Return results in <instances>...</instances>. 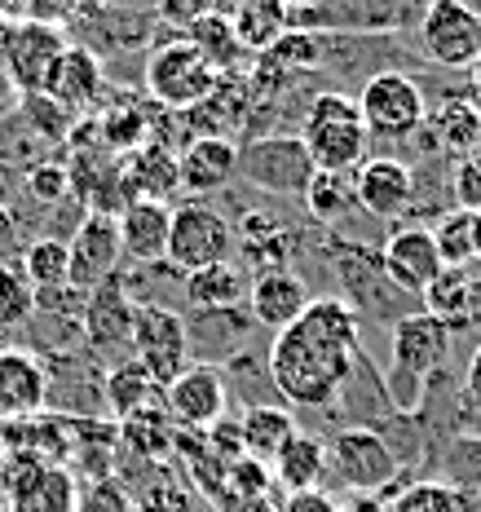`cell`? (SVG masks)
Wrapping results in <instances>:
<instances>
[{"label":"cell","mask_w":481,"mask_h":512,"mask_svg":"<svg viewBox=\"0 0 481 512\" xmlns=\"http://www.w3.org/2000/svg\"><path fill=\"white\" fill-rule=\"evenodd\" d=\"M354 199L362 212H371L376 221H393L411 208L415 199V173L411 164L393 155H380V159H362L354 168Z\"/></svg>","instance_id":"17"},{"label":"cell","mask_w":481,"mask_h":512,"mask_svg":"<svg viewBox=\"0 0 481 512\" xmlns=\"http://www.w3.org/2000/svg\"><path fill=\"white\" fill-rule=\"evenodd\" d=\"M279 512H340V504L323 486H314V490H292V495H283Z\"/></svg>","instance_id":"44"},{"label":"cell","mask_w":481,"mask_h":512,"mask_svg":"<svg viewBox=\"0 0 481 512\" xmlns=\"http://www.w3.org/2000/svg\"><path fill=\"white\" fill-rule=\"evenodd\" d=\"M327 473V442L314 433H301L296 429L292 437L283 442V451L270 460V477L279 490H314L318 482H323Z\"/></svg>","instance_id":"24"},{"label":"cell","mask_w":481,"mask_h":512,"mask_svg":"<svg viewBox=\"0 0 481 512\" xmlns=\"http://www.w3.org/2000/svg\"><path fill=\"white\" fill-rule=\"evenodd\" d=\"M473 102L481 106V58L473 62Z\"/></svg>","instance_id":"50"},{"label":"cell","mask_w":481,"mask_h":512,"mask_svg":"<svg viewBox=\"0 0 481 512\" xmlns=\"http://www.w3.org/2000/svg\"><path fill=\"white\" fill-rule=\"evenodd\" d=\"M464 402H468L473 411H481V345H477L473 362H468V376H464Z\"/></svg>","instance_id":"47"},{"label":"cell","mask_w":481,"mask_h":512,"mask_svg":"<svg viewBox=\"0 0 481 512\" xmlns=\"http://www.w3.org/2000/svg\"><path fill=\"white\" fill-rule=\"evenodd\" d=\"M18 252V217L9 208H0V261H14Z\"/></svg>","instance_id":"46"},{"label":"cell","mask_w":481,"mask_h":512,"mask_svg":"<svg viewBox=\"0 0 481 512\" xmlns=\"http://www.w3.org/2000/svg\"><path fill=\"white\" fill-rule=\"evenodd\" d=\"M292 14H301V9H314V5H323V0H283Z\"/></svg>","instance_id":"49"},{"label":"cell","mask_w":481,"mask_h":512,"mask_svg":"<svg viewBox=\"0 0 481 512\" xmlns=\"http://www.w3.org/2000/svg\"><path fill=\"white\" fill-rule=\"evenodd\" d=\"M301 142L314 168H327V173H354V168L367 159V124H362V111L349 93H318L305 111L301 124Z\"/></svg>","instance_id":"2"},{"label":"cell","mask_w":481,"mask_h":512,"mask_svg":"<svg viewBox=\"0 0 481 512\" xmlns=\"http://www.w3.org/2000/svg\"><path fill=\"white\" fill-rule=\"evenodd\" d=\"M106 93V62L98 58V49L89 45H67L58 58V67L49 71V84H45V98H53L62 111L80 115V111H93Z\"/></svg>","instance_id":"18"},{"label":"cell","mask_w":481,"mask_h":512,"mask_svg":"<svg viewBox=\"0 0 481 512\" xmlns=\"http://www.w3.org/2000/svg\"><path fill=\"white\" fill-rule=\"evenodd\" d=\"M186 40L221 71V76H234V67L248 58L243 45H239V36H234V27H230V14H221V9L217 14H208V18H199V23H190Z\"/></svg>","instance_id":"35"},{"label":"cell","mask_w":481,"mask_h":512,"mask_svg":"<svg viewBox=\"0 0 481 512\" xmlns=\"http://www.w3.org/2000/svg\"><path fill=\"white\" fill-rule=\"evenodd\" d=\"M18 512H76V477L58 464H36L14 486Z\"/></svg>","instance_id":"31"},{"label":"cell","mask_w":481,"mask_h":512,"mask_svg":"<svg viewBox=\"0 0 481 512\" xmlns=\"http://www.w3.org/2000/svg\"><path fill=\"white\" fill-rule=\"evenodd\" d=\"M49 407V367L27 349H0V420H31Z\"/></svg>","instance_id":"19"},{"label":"cell","mask_w":481,"mask_h":512,"mask_svg":"<svg viewBox=\"0 0 481 512\" xmlns=\"http://www.w3.org/2000/svg\"><path fill=\"white\" fill-rule=\"evenodd\" d=\"M226 402H230V384L217 362H190L159 393V407L168 411V420L177 429H195V433H208L217 420H226Z\"/></svg>","instance_id":"10"},{"label":"cell","mask_w":481,"mask_h":512,"mask_svg":"<svg viewBox=\"0 0 481 512\" xmlns=\"http://www.w3.org/2000/svg\"><path fill=\"white\" fill-rule=\"evenodd\" d=\"M415 36H420L424 58L437 67L459 71L481 58V18L468 0H424Z\"/></svg>","instance_id":"7"},{"label":"cell","mask_w":481,"mask_h":512,"mask_svg":"<svg viewBox=\"0 0 481 512\" xmlns=\"http://www.w3.org/2000/svg\"><path fill=\"white\" fill-rule=\"evenodd\" d=\"M120 429V451L115 460H133V464H173V446H177V424L168 420V411L146 407L128 420L115 424Z\"/></svg>","instance_id":"23"},{"label":"cell","mask_w":481,"mask_h":512,"mask_svg":"<svg viewBox=\"0 0 481 512\" xmlns=\"http://www.w3.org/2000/svg\"><path fill=\"white\" fill-rule=\"evenodd\" d=\"M9 27H14V23H5V18H0V53H5V40H9Z\"/></svg>","instance_id":"51"},{"label":"cell","mask_w":481,"mask_h":512,"mask_svg":"<svg viewBox=\"0 0 481 512\" xmlns=\"http://www.w3.org/2000/svg\"><path fill=\"white\" fill-rule=\"evenodd\" d=\"M327 468L349 490H380V486H389L393 473H398V455H393V446L384 442L376 429L354 424V429H340L331 437Z\"/></svg>","instance_id":"13"},{"label":"cell","mask_w":481,"mask_h":512,"mask_svg":"<svg viewBox=\"0 0 481 512\" xmlns=\"http://www.w3.org/2000/svg\"><path fill=\"white\" fill-rule=\"evenodd\" d=\"M433 243H437L442 265H451V270L473 265L477 261V212H464V208L442 212V221L433 226Z\"/></svg>","instance_id":"37"},{"label":"cell","mask_w":481,"mask_h":512,"mask_svg":"<svg viewBox=\"0 0 481 512\" xmlns=\"http://www.w3.org/2000/svg\"><path fill=\"white\" fill-rule=\"evenodd\" d=\"M31 314H36V287L27 283L18 261H0V332L27 327Z\"/></svg>","instance_id":"38"},{"label":"cell","mask_w":481,"mask_h":512,"mask_svg":"<svg viewBox=\"0 0 481 512\" xmlns=\"http://www.w3.org/2000/svg\"><path fill=\"white\" fill-rule=\"evenodd\" d=\"M133 464V460H124ZM133 490L137 512H199V495L186 477H177V468L168 464H142V482L128 486Z\"/></svg>","instance_id":"29"},{"label":"cell","mask_w":481,"mask_h":512,"mask_svg":"<svg viewBox=\"0 0 481 512\" xmlns=\"http://www.w3.org/2000/svg\"><path fill=\"white\" fill-rule=\"evenodd\" d=\"M358 111H362V124H367L371 137L402 142V137L420 133L424 120H429V98H424V89L415 84V76L384 67L362 84Z\"/></svg>","instance_id":"6"},{"label":"cell","mask_w":481,"mask_h":512,"mask_svg":"<svg viewBox=\"0 0 481 512\" xmlns=\"http://www.w3.org/2000/svg\"><path fill=\"white\" fill-rule=\"evenodd\" d=\"M411 5L424 9V0H323L314 9L292 14V27H318V36H389L406 23Z\"/></svg>","instance_id":"12"},{"label":"cell","mask_w":481,"mask_h":512,"mask_svg":"<svg viewBox=\"0 0 481 512\" xmlns=\"http://www.w3.org/2000/svg\"><path fill=\"white\" fill-rule=\"evenodd\" d=\"M142 76H146V93H151L159 106H168V111H195L221 84V71L212 67L186 36L155 45Z\"/></svg>","instance_id":"3"},{"label":"cell","mask_w":481,"mask_h":512,"mask_svg":"<svg viewBox=\"0 0 481 512\" xmlns=\"http://www.w3.org/2000/svg\"><path fill=\"white\" fill-rule=\"evenodd\" d=\"M362 318L345 296H318L292 327L274 332L265 367L270 384L301 411H327L358 371Z\"/></svg>","instance_id":"1"},{"label":"cell","mask_w":481,"mask_h":512,"mask_svg":"<svg viewBox=\"0 0 481 512\" xmlns=\"http://www.w3.org/2000/svg\"><path fill=\"white\" fill-rule=\"evenodd\" d=\"M239 173V146L226 133H199L177 155V186L190 195H212V190L230 186Z\"/></svg>","instance_id":"20"},{"label":"cell","mask_w":481,"mask_h":512,"mask_svg":"<svg viewBox=\"0 0 481 512\" xmlns=\"http://www.w3.org/2000/svg\"><path fill=\"white\" fill-rule=\"evenodd\" d=\"M305 208L318 226H340V221L358 208L354 173H327V168H314V177H309V186H305Z\"/></svg>","instance_id":"34"},{"label":"cell","mask_w":481,"mask_h":512,"mask_svg":"<svg viewBox=\"0 0 481 512\" xmlns=\"http://www.w3.org/2000/svg\"><path fill=\"white\" fill-rule=\"evenodd\" d=\"M217 5L221 0H155V14H159V23H168V27H190V23H199V18L217 14Z\"/></svg>","instance_id":"42"},{"label":"cell","mask_w":481,"mask_h":512,"mask_svg":"<svg viewBox=\"0 0 481 512\" xmlns=\"http://www.w3.org/2000/svg\"><path fill=\"white\" fill-rule=\"evenodd\" d=\"M451 195H455V208L481 217V155H464L451 168Z\"/></svg>","instance_id":"40"},{"label":"cell","mask_w":481,"mask_h":512,"mask_svg":"<svg viewBox=\"0 0 481 512\" xmlns=\"http://www.w3.org/2000/svg\"><path fill=\"white\" fill-rule=\"evenodd\" d=\"M429 137L437 142V151H451V155H477L481 146V106L473 98H446L442 106H429Z\"/></svg>","instance_id":"26"},{"label":"cell","mask_w":481,"mask_h":512,"mask_svg":"<svg viewBox=\"0 0 481 512\" xmlns=\"http://www.w3.org/2000/svg\"><path fill=\"white\" fill-rule=\"evenodd\" d=\"M76 512H137L133 490H128L120 477H89L76 490Z\"/></svg>","instance_id":"39"},{"label":"cell","mask_w":481,"mask_h":512,"mask_svg":"<svg viewBox=\"0 0 481 512\" xmlns=\"http://www.w3.org/2000/svg\"><path fill=\"white\" fill-rule=\"evenodd\" d=\"M133 323H137V301L128 296V283L120 279V274L84 296L80 336H84V345H89L93 354L111 358V354L133 349Z\"/></svg>","instance_id":"14"},{"label":"cell","mask_w":481,"mask_h":512,"mask_svg":"<svg viewBox=\"0 0 481 512\" xmlns=\"http://www.w3.org/2000/svg\"><path fill=\"white\" fill-rule=\"evenodd\" d=\"M248 305H252V323L265 327V332H283L296 318L305 314L309 305V287L301 274L292 270H265L256 274L248 287Z\"/></svg>","instance_id":"21"},{"label":"cell","mask_w":481,"mask_h":512,"mask_svg":"<svg viewBox=\"0 0 481 512\" xmlns=\"http://www.w3.org/2000/svg\"><path fill=\"white\" fill-rule=\"evenodd\" d=\"M234 177L274 199H305V186L314 177V159H309L301 133H270L239 146V173Z\"/></svg>","instance_id":"5"},{"label":"cell","mask_w":481,"mask_h":512,"mask_svg":"<svg viewBox=\"0 0 481 512\" xmlns=\"http://www.w3.org/2000/svg\"><path fill=\"white\" fill-rule=\"evenodd\" d=\"M234 239H239V234H234L226 212L203 204V199H190V204L173 208L164 261L181 274H195V270H203V265L234 261Z\"/></svg>","instance_id":"4"},{"label":"cell","mask_w":481,"mask_h":512,"mask_svg":"<svg viewBox=\"0 0 481 512\" xmlns=\"http://www.w3.org/2000/svg\"><path fill=\"white\" fill-rule=\"evenodd\" d=\"M120 181L128 199H164L168 190H177V155H168L164 146H137L120 164Z\"/></svg>","instance_id":"30"},{"label":"cell","mask_w":481,"mask_h":512,"mask_svg":"<svg viewBox=\"0 0 481 512\" xmlns=\"http://www.w3.org/2000/svg\"><path fill=\"white\" fill-rule=\"evenodd\" d=\"M111 9V0H62V23H98V18Z\"/></svg>","instance_id":"45"},{"label":"cell","mask_w":481,"mask_h":512,"mask_svg":"<svg viewBox=\"0 0 481 512\" xmlns=\"http://www.w3.org/2000/svg\"><path fill=\"white\" fill-rule=\"evenodd\" d=\"M27 102V115H31V124L36 128H45V133H67L71 128V111H62L53 98H45V93H31V98H23Z\"/></svg>","instance_id":"43"},{"label":"cell","mask_w":481,"mask_h":512,"mask_svg":"<svg viewBox=\"0 0 481 512\" xmlns=\"http://www.w3.org/2000/svg\"><path fill=\"white\" fill-rule=\"evenodd\" d=\"M18 265H23L27 283L36 287V296H49L58 287H71V256L67 243L45 234V239H31L23 252H18Z\"/></svg>","instance_id":"33"},{"label":"cell","mask_w":481,"mask_h":512,"mask_svg":"<svg viewBox=\"0 0 481 512\" xmlns=\"http://www.w3.org/2000/svg\"><path fill=\"white\" fill-rule=\"evenodd\" d=\"M62 49H67V31L53 27V23H36V18H23V23L9 27V40H5V80L14 93H45L49 84V71L58 67Z\"/></svg>","instance_id":"11"},{"label":"cell","mask_w":481,"mask_h":512,"mask_svg":"<svg viewBox=\"0 0 481 512\" xmlns=\"http://www.w3.org/2000/svg\"><path fill=\"white\" fill-rule=\"evenodd\" d=\"M477 261H481V217H477Z\"/></svg>","instance_id":"52"},{"label":"cell","mask_w":481,"mask_h":512,"mask_svg":"<svg viewBox=\"0 0 481 512\" xmlns=\"http://www.w3.org/2000/svg\"><path fill=\"white\" fill-rule=\"evenodd\" d=\"M67 256H71V287L76 292H93L106 279H115L124 261L120 221L106 217V212H84L67 243Z\"/></svg>","instance_id":"15"},{"label":"cell","mask_w":481,"mask_h":512,"mask_svg":"<svg viewBox=\"0 0 481 512\" xmlns=\"http://www.w3.org/2000/svg\"><path fill=\"white\" fill-rule=\"evenodd\" d=\"M133 362L151 376L159 389L173 384L190 367V332L186 318L168 305H137L133 323Z\"/></svg>","instance_id":"8"},{"label":"cell","mask_w":481,"mask_h":512,"mask_svg":"<svg viewBox=\"0 0 481 512\" xmlns=\"http://www.w3.org/2000/svg\"><path fill=\"white\" fill-rule=\"evenodd\" d=\"M27 195L40 204H62L71 195V173L62 164H36L27 173Z\"/></svg>","instance_id":"41"},{"label":"cell","mask_w":481,"mask_h":512,"mask_svg":"<svg viewBox=\"0 0 481 512\" xmlns=\"http://www.w3.org/2000/svg\"><path fill=\"white\" fill-rule=\"evenodd\" d=\"M296 433V420L287 407H270V402H256V407L243 411L239 420V437H243V455L270 464L274 455L283 451V442Z\"/></svg>","instance_id":"32"},{"label":"cell","mask_w":481,"mask_h":512,"mask_svg":"<svg viewBox=\"0 0 481 512\" xmlns=\"http://www.w3.org/2000/svg\"><path fill=\"white\" fill-rule=\"evenodd\" d=\"M468 287H473V279H468L464 270H451V265H442V274L424 287V314L442 318L451 332H459V327H468Z\"/></svg>","instance_id":"36"},{"label":"cell","mask_w":481,"mask_h":512,"mask_svg":"<svg viewBox=\"0 0 481 512\" xmlns=\"http://www.w3.org/2000/svg\"><path fill=\"white\" fill-rule=\"evenodd\" d=\"M451 327L442 323V318L433 314H402L398 323H393L389 332V354H393V376H389V389H398V384H415V389H424V380L433 376L437 367L446 362L451 354Z\"/></svg>","instance_id":"9"},{"label":"cell","mask_w":481,"mask_h":512,"mask_svg":"<svg viewBox=\"0 0 481 512\" xmlns=\"http://www.w3.org/2000/svg\"><path fill=\"white\" fill-rule=\"evenodd\" d=\"M159 393L164 389H159L133 358H124L102 376V411H111V424H120V420H128V415L155 407Z\"/></svg>","instance_id":"28"},{"label":"cell","mask_w":481,"mask_h":512,"mask_svg":"<svg viewBox=\"0 0 481 512\" xmlns=\"http://www.w3.org/2000/svg\"><path fill=\"white\" fill-rule=\"evenodd\" d=\"M230 27L239 36L243 53L261 58V53H270L292 31V9L283 0H239L230 14Z\"/></svg>","instance_id":"25"},{"label":"cell","mask_w":481,"mask_h":512,"mask_svg":"<svg viewBox=\"0 0 481 512\" xmlns=\"http://www.w3.org/2000/svg\"><path fill=\"white\" fill-rule=\"evenodd\" d=\"M0 18H5V23H23V18H27V0H0Z\"/></svg>","instance_id":"48"},{"label":"cell","mask_w":481,"mask_h":512,"mask_svg":"<svg viewBox=\"0 0 481 512\" xmlns=\"http://www.w3.org/2000/svg\"><path fill=\"white\" fill-rule=\"evenodd\" d=\"M186 301L195 309H239L248 301V270L234 261H217V265H203V270L186 274Z\"/></svg>","instance_id":"27"},{"label":"cell","mask_w":481,"mask_h":512,"mask_svg":"<svg viewBox=\"0 0 481 512\" xmlns=\"http://www.w3.org/2000/svg\"><path fill=\"white\" fill-rule=\"evenodd\" d=\"M115 221H120L124 261H133V265L164 261L168 226H173V208L164 199H133V204H124V212Z\"/></svg>","instance_id":"22"},{"label":"cell","mask_w":481,"mask_h":512,"mask_svg":"<svg viewBox=\"0 0 481 512\" xmlns=\"http://www.w3.org/2000/svg\"><path fill=\"white\" fill-rule=\"evenodd\" d=\"M380 274L398 287L402 296H424V287L442 274V256H437L433 230L406 226L398 234H389V243L380 248Z\"/></svg>","instance_id":"16"}]
</instances>
